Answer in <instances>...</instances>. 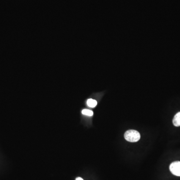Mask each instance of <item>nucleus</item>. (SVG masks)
<instances>
[{"instance_id": "4", "label": "nucleus", "mask_w": 180, "mask_h": 180, "mask_svg": "<svg viewBox=\"0 0 180 180\" xmlns=\"http://www.w3.org/2000/svg\"><path fill=\"white\" fill-rule=\"evenodd\" d=\"M87 105L90 108H95L97 106V102L95 100L90 99L88 100L87 102Z\"/></svg>"}, {"instance_id": "5", "label": "nucleus", "mask_w": 180, "mask_h": 180, "mask_svg": "<svg viewBox=\"0 0 180 180\" xmlns=\"http://www.w3.org/2000/svg\"><path fill=\"white\" fill-rule=\"evenodd\" d=\"M82 113L83 115H86V116H92L93 115V112L88 109H84L82 110Z\"/></svg>"}, {"instance_id": "1", "label": "nucleus", "mask_w": 180, "mask_h": 180, "mask_svg": "<svg viewBox=\"0 0 180 180\" xmlns=\"http://www.w3.org/2000/svg\"><path fill=\"white\" fill-rule=\"evenodd\" d=\"M125 139L130 142H136L140 140L141 136L136 130H130L126 131L124 135Z\"/></svg>"}, {"instance_id": "6", "label": "nucleus", "mask_w": 180, "mask_h": 180, "mask_svg": "<svg viewBox=\"0 0 180 180\" xmlns=\"http://www.w3.org/2000/svg\"><path fill=\"white\" fill-rule=\"evenodd\" d=\"M76 180H84L83 179H82V178L81 177H78L76 179Z\"/></svg>"}, {"instance_id": "2", "label": "nucleus", "mask_w": 180, "mask_h": 180, "mask_svg": "<svg viewBox=\"0 0 180 180\" xmlns=\"http://www.w3.org/2000/svg\"><path fill=\"white\" fill-rule=\"evenodd\" d=\"M170 170L173 175L180 177V162L176 161L172 163L170 165Z\"/></svg>"}, {"instance_id": "3", "label": "nucleus", "mask_w": 180, "mask_h": 180, "mask_svg": "<svg viewBox=\"0 0 180 180\" xmlns=\"http://www.w3.org/2000/svg\"><path fill=\"white\" fill-rule=\"evenodd\" d=\"M173 123L174 126L176 127L180 126V112L176 114V115H175L173 120Z\"/></svg>"}]
</instances>
